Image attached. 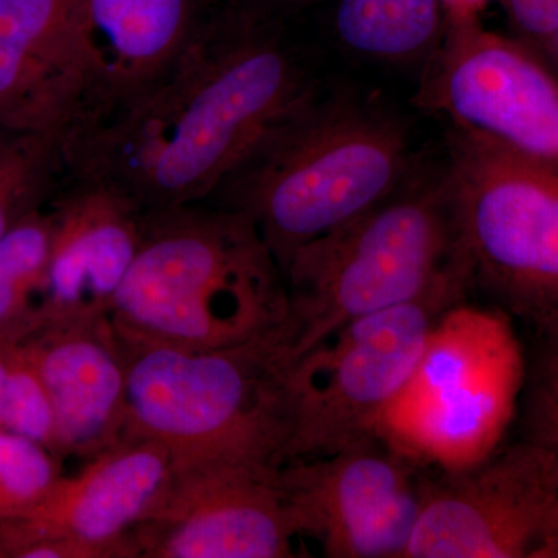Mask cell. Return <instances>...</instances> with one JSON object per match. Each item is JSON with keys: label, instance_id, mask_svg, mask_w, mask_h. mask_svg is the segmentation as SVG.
I'll return each instance as SVG.
<instances>
[{"label": "cell", "instance_id": "1", "mask_svg": "<svg viewBox=\"0 0 558 558\" xmlns=\"http://www.w3.org/2000/svg\"><path fill=\"white\" fill-rule=\"evenodd\" d=\"M310 90L281 40L199 22L160 75L73 124L64 178L108 186L142 211L207 202Z\"/></svg>", "mask_w": 558, "mask_h": 558}, {"label": "cell", "instance_id": "2", "mask_svg": "<svg viewBox=\"0 0 558 558\" xmlns=\"http://www.w3.org/2000/svg\"><path fill=\"white\" fill-rule=\"evenodd\" d=\"M286 307L284 277L255 223L201 202L143 211L138 253L109 317L121 336L201 351L278 328Z\"/></svg>", "mask_w": 558, "mask_h": 558}, {"label": "cell", "instance_id": "3", "mask_svg": "<svg viewBox=\"0 0 558 558\" xmlns=\"http://www.w3.org/2000/svg\"><path fill=\"white\" fill-rule=\"evenodd\" d=\"M117 337L126 366L124 436L156 440L174 469L240 465L275 473L284 464L292 410L279 326L244 343L201 351Z\"/></svg>", "mask_w": 558, "mask_h": 558}, {"label": "cell", "instance_id": "4", "mask_svg": "<svg viewBox=\"0 0 558 558\" xmlns=\"http://www.w3.org/2000/svg\"><path fill=\"white\" fill-rule=\"evenodd\" d=\"M405 153L389 121L307 97L207 202L247 216L284 274L301 247L396 193Z\"/></svg>", "mask_w": 558, "mask_h": 558}, {"label": "cell", "instance_id": "5", "mask_svg": "<svg viewBox=\"0 0 558 558\" xmlns=\"http://www.w3.org/2000/svg\"><path fill=\"white\" fill-rule=\"evenodd\" d=\"M282 275L288 307L279 336L289 365L357 319L421 299L451 278L470 279L447 179L392 193L301 247Z\"/></svg>", "mask_w": 558, "mask_h": 558}, {"label": "cell", "instance_id": "6", "mask_svg": "<svg viewBox=\"0 0 558 558\" xmlns=\"http://www.w3.org/2000/svg\"><path fill=\"white\" fill-rule=\"evenodd\" d=\"M524 385L526 359L512 317L461 301L429 330L379 438L422 468L461 472L501 447Z\"/></svg>", "mask_w": 558, "mask_h": 558}, {"label": "cell", "instance_id": "7", "mask_svg": "<svg viewBox=\"0 0 558 558\" xmlns=\"http://www.w3.org/2000/svg\"><path fill=\"white\" fill-rule=\"evenodd\" d=\"M470 281L558 337V170L458 130L447 174Z\"/></svg>", "mask_w": 558, "mask_h": 558}, {"label": "cell", "instance_id": "8", "mask_svg": "<svg viewBox=\"0 0 558 558\" xmlns=\"http://www.w3.org/2000/svg\"><path fill=\"white\" fill-rule=\"evenodd\" d=\"M468 277L451 278L427 295L369 315L296 359L288 371L293 459L325 457L379 438L381 418L416 366L429 330L464 301Z\"/></svg>", "mask_w": 558, "mask_h": 558}, {"label": "cell", "instance_id": "9", "mask_svg": "<svg viewBox=\"0 0 558 558\" xmlns=\"http://www.w3.org/2000/svg\"><path fill=\"white\" fill-rule=\"evenodd\" d=\"M405 558H558V454L529 439L429 481Z\"/></svg>", "mask_w": 558, "mask_h": 558}, {"label": "cell", "instance_id": "10", "mask_svg": "<svg viewBox=\"0 0 558 558\" xmlns=\"http://www.w3.org/2000/svg\"><path fill=\"white\" fill-rule=\"evenodd\" d=\"M413 459L381 438L277 470L299 537L329 558H405L429 487Z\"/></svg>", "mask_w": 558, "mask_h": 558}, {"label": "cell", "instance_id": "11", "mask_svg": "<svg viewBox=\"0 0 558 558\" xmlns=\"http://www.w3.org/2000/svg\"><path fill=\"white\" fill-rule=\"evenodd\" d=\"M425 102L473 132L558 170V78L526 49L481 31L454 33L425 90Z\"/></svg>", "mask_w": 558, "mask_h": 558}, {"label": "cell", "instance_id": "12", "mask_svg": "<svg viewBox=\"0 0 558 558\" xmlns=\"http://www.w3.org/2000/svg\"><path fill=\"white\" fill-rule=\"evenodd\" d=\"M277 472L174 469L156 510L128 537L132 558H290L299 537Z\"/></svg>", "mask_w": 558, "mask_h": 558}, {"label": "cell", "instance_id": "13", "mask_svg": "<svg viewBox=\"0 0 558 558\" xmlns=\"http://www.w3.org/2000/svg\"><path fill=\"white\" fill-rule=\"evenodd\" d=\"M65 180L50 199L53 227L35 326L108 318L142 241L143 211L130 199L98 183Z\"/></svg>", "mask_w": 558, "mask_h": 558}, {"label": "cell", "instance_id": "14", "mask_svg": "<svg viewBox=\"0 0 558 558\" xmlns=\"http://www.w3.org/2000/svg\"><path fill=\"white\" fill-rule=\"evenodd\" d=\"M174 464L156 440L123 436L60 481L49 499L25 519L7 521L25 535L54 538L86 558H132L128 537L156 510Z\"/></svg>", "mask_w": 558, "mask_h": 558}, {"label": "cell", "instance_id": "15", "mask_svg": "<svg viewBox=\"0 0 558 558\" xmlns=\"http://www.w3.org/2000/svg\"><path fill=\"white\" fill-rule=\"evenodd\" d=\"M20 343L50 400L61 458L89 459L123 439L126 366L110 317L44 323Z\"/></svg>", "mask_w": 558, "mask_h": 558}, {"label": "cell", "instance_id": "16", "mask_svg": "<svg viewBox=\"0 0 558 558\" xmlns=\"http://www.w3.org/2000/svg\"><path fill=\"white\" fill-rule=\"evenodd\" d=\"M86 106L73 0H0V132L65 135Z\"/></svg>", "mask_w": 558, "mask_h": 558}, {"label": "cell", "instance_id": "17", "mask_svg": "<svg viewBox=\"0 0 558 558\" xmlns=\"http://www.w3.org/2000/svg\"><path fill=\"white\" fill-rule=\"evenodd\" d=\"M199 22L194 0H73L87 80L81 119L126 100L160 75Z\"/></svg>", "mask_w": 558, "mask_h": 558}, {"label": "cell", "instance_id": "18", "mask_svg": "<svg viewBox=\"0 0 558 558\" xmlns=\"http://www.w3.org/2000/svg\"><path fill=\"white\" fill-rule=\"evenodd\" d=\"M440 0H341L337 33L349 49L403 58L428 46L439 27Z\"/></svg>", "mask_w": 558, "mask_h": 558}, {"label": "cell", "instance_id": "19", "mask_svg": "<svg viewBox=\"0 0 558 558\" xmlns=\"http://www.w3.org/2000/svg\"><path fill=\"white\" fill-rule=\"evenodd\" d=\"M51 227L49 204L25 216L0 240V340L21 341L35 326Z\"/></svg>", "mask_w": 558, "mask_h": 558}, {"label": "cell", "instance_id": "20", "mask_svg": "<svg viewBox=\"0 0 558 558\" xmlns=\"http://www.w3.org/2000/svg\"><path fill=\"white\" fill-rule=\"evenodd\" d=\"M62 135L0 132V240L51 199L64 175Z\"/></svg>", "mask_w": 558, "mask_h": 558}, {"label": "cell", "instance_id": "21", "mask_svg": "<svg viewBox=\"0 0 558 558\" xmlns=\"http://www.w3.org/2000/svg\"><path fill=\"white\" fill-rule=\"evenodd\" d=\"M62 478L61 458L53 451L0 427V521L31 515Z\"/></svg>", "mask_w": 558, "mask_h": 558}, {"label": "cell", "instance_id": "22", "mask_svg": "<svg viewBox=\"0 0 558 558\" xmlns=\"http://www.w3.org/2000/svg\"><path fill=\"white\" fill-rule=\"evenodd\" d=\"M0 427L27 436L60 457L50 400L20 341L0 340Z\"/></svg>", "mask_w": 558, "mask_h": 558}, {"label": "cell", "instance_id": "23", "mask_svg": "<svg viewBox=\"0 0 558 558\" xmlns=\"http://www.w3.org/2000/svg\"><path fill=\"white\" fill-rule=\"evenodd\" d=\"M529 395L531 439L558 454V337L549 339Z\"/></svg>", "mask_w": 558, "mask_h": 558}, {"label": "cell", "instance_id": "24", "mask_svg": "<svg viewBox=\"0 0 558 558\" xmlns=\"http://www.w3.org/2000/svg\"><path fill=\"white\" fill-rule=\"evenodd\" d=\"M519 27L537 38H558V0H508Z\"/></svg>", "mask_w": 558, "mask_h": 558}, {"label": "cell", "instance_id": "25", "mask_svg": "<svg viewBox=\"0 0 558 558\" xmlns=\"http://www.w3.org/2000/svg\"><path fill=\"white\" fill-rule=\"evenodd\" d=\"M483 2L484 0H459V11L453 17L454 22L472 20L473 10Z\"/></svg>", "mask_w": 558, "mask_h": 558}]
</instances>
